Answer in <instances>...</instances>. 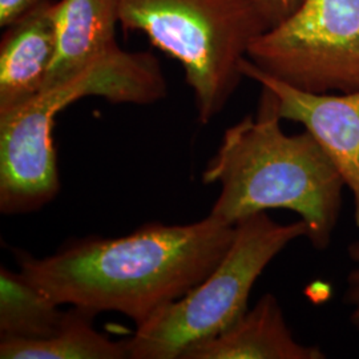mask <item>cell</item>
<instances>
[{
  "label": "cell",
  "mask_w": 359,
  "mask_h": 359,
  "mask_svg": "<svg viewBox=\"0 0 359 359\" xmlns=\"http://www.w3.org/2000/svg\"><path fill=\"white\" fill-rule=\"evenodd\" d=\"M234 231L208 215L185 225H145L117 238H83L51 256H15L19 270L60 306L95 316L115 311L139 327L216 268Z\"/></svg>",
  "instance_id": "obj_1"
},
{
  "label": "cell",
  "mask_w": 359,
  "mask_h": 359,
  "mask_svg": "<svg viewBox=\"0 0 359 359\" xmlns=\"http://www.w3.org/2000/svg\"><path fill=\"white\" fill-rule=\"evenodd\" d=\"M269 90L262 88L256 116L225 130L203 172L206 185H219L208 213L226 225L270 209L294 212L308 226L317 250L330 246L345 182L308 130L287 135Z\"/></svg>",
  "instance_id": "obj_2"
},
{
  "label": "cell",
  "mask_w": 359,
  "mask_h": 359,
  "mask_svg": "<svg viewBox=\"0 0 359 359\" xmlns=\"http://www.w3.org/2000/svg\"><path fill=\"white\" fill-rule=\"evenodd\" d=\"M167 95V79L154 53L117 46L75 76L0 115V212H34L59 192L52 130L55 117L67 107L86 97L148 105Z\"/></svg>",
  "instance_id": "obj_3"
},
{
  "label": "cell",
  "mask_w": 359,
  "mask_h": 359,
  "mask_svg": "<svg viewBox=\"0 0 359 359\" xmlns=\"http://www.w3.org/2000/svg\"><path fill=\"white\" fill-rule=\"evenodd\" d=\"M118 16L179 62L203 124L229 103L252 43L269 29L256 0H118Z\"/></svg>",
  "instance_id": "obj_4"
},
{
  "label": "cell",
  "mask_w": 359,
  "mask_h": 359,
  "mask_svg": "<svg viewBox=\"0 0 359 359\" xmlns=\"http://www.w3.org/2000/svg\"><path fill=\"white\" fill-rule=\"evenodd\" d=\"M302 219L281 224L257 213L236 224L228 252L205 278L161 309L127 339L129 358L181 359L189 348L225 332L249 309L255 283L286 246L306 237Z\"/></svg>",
  "instance_id": "obj_5"
},
{
  "label": "cell",
  "mask_w": 359,
  "mask_h": 359,
  "mask_svg": "<svg viewBox=\"0 0 359 359\" xmlns=\"http://www.w3.org/2000/svg\"><path fill=\"white\" fill-rule=\"evenodd\" d=\"M248 59L298 90H359V0H302L252 43Z\"/></svg>",
  "instance_id": "obj_6"
},
{
  "label": "cell",
  "mask_w": 359,
  "mask_h": 359,
  "mask_svg": "<svg viewBox=\"0 0 359 359\" xmlns=\"http://www.w3.org/2000/svg\"><path fill=\"white\" fill-rule=\"evenodd\" d=\"M241 72L274 96L283 120L304 126L321 145L353 196L359 229V90L330 93L298 90L262 72L248 57Z\"/></svg>",
  "instance_id": "obj_7"
},
{
  "label": "cell",
  "mask_w": 359,
  "mask_h": 359,
  "mask_svg": "<svg viewBox=\"0 0 359 359\" xmlns=\"http://www.w3.org/2000/svg\"><path fill=\"white\" fill-rule=\"evenodd\" d=\"M57 0L38 4L4 27L0 40V115L44 90L56 51Z\"/></svg>",
  "instance_id": "obj_8"
},
{
  "label": "cell",
  "mask_w": 359,
  "mask_h": 359,
  "mask_svg": "<svg viewBox=\"0 0 359 359\" xmlns=\"http://www.w3.org/2000/svg\"><path fill=\"white\" fill-rule=\"evenodd\" d=\"M318 346L295 338L273 294L262 295L225 332L189 347L181 359H325Z\"/></svg>",
  "instance_id": "obj_9"
},
{
  "label": "cell",
  "mask_w": 359,
  "mask_h": 359,
  "mask_svg": "<svg viewBox=\"0 0 359 359\" xmlns=\"http://www.w3.org/2000/svg\"><path fill=\"white\" fill-rule=\"evenodd\" d=\"M118 25V0H57L56 51L44 90L116 48Z\"/></svg>",
  "instance_id": "obj_10"
},
{
  "label": "cell",
  "mask_w": 359,
  "mask_h": 359,
  "mask_svg": "<svg viewBox=\"0 0 359 359\" xmlns=\"http://www.w3.org/2000/svg\"><path fill=\"white\" fill-rule=\"evenodd\" d=\"M87 310L65 311V321L47 338L25 339L1 337V359H121L129 358L126 341H114L93 326Z\"/></svg>",
  "instance_id": "obj_11"
},
{
  "label": "cell",
  "mask_w": 359,
  "mask_h": 359,
  "mask_svg": "<svg viewBox=\"0 0 359 359\" xmlns=\"http://www.w3.org/2000/svg\"><path fill=\"white\" fill-rule=\"evenodd\" d=\"M60 305L19 270L0 269V337L47 338L65 321Z\"/></svg>",
  "instance_id": "obj_12"
},
{
  "label": "cell",
  "mask_w": 359,
  "mask_h": 359,
  "mask_svg": "<svg viewBox=\"0 0 359 359\" xmlns=\"http://www.w3.org/2000/svg\"><path fill=\"white\" fill-rule=\"evenodd\" d=\"M347 255L351 262V270L347 274L344 304L350 309V323L359 333V241L348 245Z\"/></svg>",
  "instance_id": "obj_13"
},
{
  "label": "cell",
  "mask_w": 359,
  "mask_h": 359,
  "mask_svg": "<svg viewBox=\"0 0 359 359\" xmlns=\"http://www.w3.org/2000/svg\"><path fill=\"white\" fill-rule=\"evenodd\" d=\"M301 1L302 0H256L257 6L269 28L286 19Z\"/></svg>",
  "instance_id": "obj_14"
},
{
  "label": "cell",
  "mask_w": 359,
  "mask_h": 359,
  "mask_svg": "<svg viewBox=\"0 0 359 359\" xmlns=\"http://www.w3.org/2000/svg\"><path fill=\"white\" fill-rule=\"evenodd\" d=\"M40 0H0V27L11 25L15 19L38 4Z\"/></svg>",
  "instance_id": "obj_15"
}]
</instances>
